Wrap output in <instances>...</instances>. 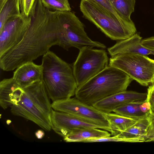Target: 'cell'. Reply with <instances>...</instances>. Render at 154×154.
Here are the masks:
<instances>
[{"label":"cell","mask_w":154,"mask_h":154,"mask_svg":"<svg viewBox=\"0 0 154 154\" xmlns=\"http://www.w3.org/2000/svg\"><path fill=\"white\" fill-rule=\"evenodd\" d=\"M20 86L12 78L5 79L0 82V105L4 109L11 107L10 97L13 91Z\"/></svg>","instance_id":"19"},{"label":"cell","mask_w":154,"mask_h":154,"mask_svg":"<svg viewBox=\"0 0 154 154\" xmlns=\"http://www.w3.org/2000/svg\"><path fill=\"white\" fill-rule=\"evenodd\" d=\"M113 112L139 120L148 117L151 113L150 106L146 99L144 100L127 103L117 108Z\"/></svg>","instance_id":"15"},{"label":"cell","mask_w":154,"mask_h":154,"mask_svg":"<svg viewBox=\"0 0 154 154\" xmlns=\"http://www.w3.org/2000/svg\"><path fill=\"white\" fill-rule=\"evenodd\" d=\"M153 83H154V76L153 79Z\"/></svg>","instance_id":"31"},{"label":"cell","mask_w":154,"mask_h":154,"mask_svg":"<svg viewBox=\"0 0 154 154\" xmlns=\"http://www.w3.org/2000/svg\"><path fill=\"white\" fill-rule=\"evenodd\" d=\"M51 106L55 111L69 114L85 122L103 127L112 132L104 113L76 97L54 101Z\"/></svg>","instance_id":"9"},{"label":"cell","mask_w":154,"mask_h":154,"mask_svg":"<svg viewBox=\"0 0 154 154\" xmlns=\"http://www.w3.org/2000/svg\"><path fill=\"white\" fill-rule=\"evenodd\" d=\"M35 0H19L21 14L28 16Z\"/></svg>","instance_id":"26"},{"label":"cell","mask_w":154,"mask_h":154,"mask_svg":"<svg viewBox=\"0 0 154 154\" xmlns=\"http://www.w3.org/2000/svg\"><path fill=\"white\" fill-rule=\"evenodd\" d=\"M42 80L53 101L71 98L77 88L72 66L53 52L43 56Z\"/></svg>","instance_id":"2"},{"label":"cell","mask_w":154,"mask_h":154,"mask_svg":"<svg viewBox=\"0 0 154 154\" xmlns=\"http://www.w3.org/2000/svg\"><path fill=\"white\" fill-rule=\"evenodd\" d=\"M109 65L121 70L142 86L153 83L154 60L146 55L135 53L117 54L110 58Z\"/></svg>","instance_id":"7"},{"label":"cell","mask_w":154,"mask_h":154,"mask_svg":"<svg viewBox=\"0 0 154 154\" xmlns=\"http://www.w3.org/2000/svg\"><path fill=\"white\" fill-rule=\"evenodd\" d=\"M142 40L140 33L137 32L129 38L117 41L113 46L108 48L107 51L111 57L125 53L154 55V50L143 46L141 43Z\"/></svg>","instance_id":"13"},{"label":"cell","mask_w":154,"mask_h":154,"mask_svg":"<svg viewBox=\"0 0 154 154\" xmlns=\"http://www.w3.org/2000/svg\"><path fill=\"white\" fill-rule=\"evenodd\" d=\"M104 113L112 131L111 134L113 135L126 130L136 123L138 120L115 113Z\"/></svg>","instance_id":"17"},{"label":"cell","mask_w":154,"mask_h":154,"mask_svg":"<svg viewBox=\"0 0 154 154\" xmlns=\"http://www.w3.org/2000/svg\"><path fill=\"white\" fill-rule=\"evenodd\" d=\"M31 23L29 15L9 18L0 29V57L18 45L23 38Z\"/></svg>","instance_id":"10"},{"label":"cell","mask_w":154,"mask_h":154,"mask_svg":"<svg viewBox=\"0 0 154 154\" xmlns=\"http://www.w3.org/2000/svg\"><path fill=\"white\" fill-rule=\"evenodd\" d=\"M98 4L106 11L113 14L120 20L128 21L123 18L116 10L110 3L109 0H91Z\"/></svg>","instance_id":"24"},{"label":"cell","mask_w":154,"mask_h":154,"mask_svg":"<svg viewBox=\"0 0 154 154\" xmlns=\"http://www.w3.org/2000/svg\"><path fill=\"white\" fill-rule=\"evenodd\" d=\"M147 93L132 91H125L107 97L95 103L93 106L105 113H111L117 108L127 103L146 100Z\"/></svg>","instance_id":"12"},{"label":"cell","mask_w":154,"mask_h":154,"mask_svg":"<svg viewBox=\"0 0 154 154\" xmlns=\"http://www.w3.org/2000/svg\"><path fill=\"white\" fill-rule=\"evenodd\" d=\"M35 135L38 139H41L44 137L45 134L43 130H38L35 132Z\"/></svg>","instance_id":"29"},{"label":"cell","mask_w":154,"mask_h":154,"mask_svg":"<svg viewBox=\"0 0 154 154\" xmlns=\"http://www.w3.org/2000/svg\"><path fill=\"white\" fill-rule=\"evenodd\" d=\"M43 5L49 9L60 11H71L68 0H41Z\"/></svg>","instance_id":"22"},{"label":"cell","mask_w":154,"mask_h":154,"mask_svg":"<svg viewBox=\"0 0 154 154\" xmlns=\"http://www.w3.org/2000/svg\"><path fill=\"white\" fill-rule=\"evenodd\" d=\"M7 0H0V8L4 5Z\"/></svg>","instance_id":"30"},{"label":"cell","mask_w":154,"mask_h":154,"mask_svg":"<svg viewBox=\"0 0 154 154\" xmlns=\"http://www.w3.org/2000/svg\"><path fill=\"white\" fill-rule=\"evenodd\" d=\"M23 89L18 102L11 107V112L32 121L46 131H51L53 109L42 81L34 82Z\"/></svg>","instance_id":"4"},{"label":"cell","mask_w":154,"mask_h":154,"mask_svg":"<svg viewBox=\"0 0 154 154\" xmlns=\"http://www.w3.org/2000/svg\"><path fill=\"white\" fill-rule=\"evenodd\" d=\"M141 43L146 48L154 50V36L142 39Z\"/></svg>","instance_id":"28"},{"label":"cell","mask_w":154,"mask_h":154,"mask_svg":"<svg viewBox=\"0 0 154 154\" xmlns=\"http://www.w3.org/2000/svg\"><path fill=\"white\" fill-rule=\"evenodd\" d=\"M147 94L146 100L150 104L151 113L154 114V83L149 87Z\"/></svg>","instance_id":"27"},{"label":"cell","mask_w":154,"mask_h":154,"mask_svg":"<svg viewBox=\"0 0 154 154\" xmlns=\"http://www.w3.org/2000/svg\"><path fill=\"white\" fill-rule=\"evenodd\" d=\"M143 142L144 139L143 137L133 138H125L119 137L117 135L112 137H108L98 138L91 139L85 140L82 142Z\"/></svg>","instance_id":"23"},{"label":"cell","mask_w":154,"mask_h":154,"mask_svg":"<svg viewBox=\"0 0 154 154\" xmlns=\"http://www.w3.org/2000/svg\"><path fill=\"white\" fill-rule=\"evenodd\" d=\"M90 46L80 48L72 66L77 88L109 66V60L105 49H97Z\"/></svg>","instance_id":"8"},{"label":"cell","mask_w":154,"mask_h":154,"mask_svg":"<svg viewBox=\"0 0 154 154\" xmlns=\"http://www.w3.org/2000/svg\"><path fill=\"white\" fill-rule=\"evenodd\" d=\"M29 15V28L21 42L0 57V67L11 71L44 55L52 46L59 45L57 11L45 7L35 0Z\"/></svg>","instance_id":"1"},{"label":"cell","mask_w":154,"mask_h":154,"mask_svg":"<svg viewBox=\"0 0 154 154\" xmlns=\"http://www.w3.org/2000/svg\"><path fill=\"white\" fill-rule=\"evenodd\" d=\"M109 132L94 127L79 128L72 131L63 137V140L66 142H82L88 139L110 136L111 134Z\"/></svg>","instance_id":"16"},{"label":"cell","mask_w":154,"mask_h":154,"mask_svg":"<svg viewBox=\"0 0 154 154\" xmlns=\"http://www.w3.org/2000/svg\"><path fill=\"white\" fill-rule=\"evenodd\" d=\"M51 120L52 129L63 138L72 131L79 128L91 127L106 130L103 127L85 122L69 114L53 110Z\"/></svg>","instance_id":"11"},{"label":"cell","mask_w":154,"mask_h":154,"mask_svg":"<svg viewBox=\"0 0 154 154\" xmlns=\"http://www.w3.org/2000/svg\"><path fill=\"white\" fill-rule=\"evenodd\" d=\"M13 78L23 88L37 81L42 80V68L32 61L25 63L17 68Z\"/></svg>","instance_id":"14"},{"label":"cell","mask_w":154,"mask_h":154,"mask_svg":"<svg viewBox=\"0 0 154 154\" xmlns=\"http://www.w3.org/2000/svg\"><path fill=\"white\" fill-rule=\"evenodd\" d=\"M58 46L68 50L71 48L79 49L85 46L105 49L104 44L92 40L85 30V26L73 11H57Z\"/></svg>","instance_id":"6"},{"label":"cell","mask_w":154,"mask_h":154,"mask_svg":"<svg viewBox=\"0 0 154 154\" xmlns=\"http://www.w3.org/2000/svg\"><path fill=\"white\" fill-rule=\"evenodd\" d=\"M0 10V29L10 17L21 14L19 0H7Z\"/></svg>","instance_id":"20"},{"label":"cell","mask_w":154,"mask_h":154,"mask_svg":"<svg viewBox=\"0 0 154 154\" xmlns=\"http://www.w3.org/2000/svg\"><path fill=\"white\" fill-rule=\"evenodd\" d=\"M133 80L121 70L109 65L78 87L75 95L83 103L93 106L107 97L126 90Z\"/></svg>","instance_id":"3"},{"label":"cell","mask_w":154,"mask_h":154,"mask_svg":"<svg viewBox=\"0 0 154 154\" xmlns=\"http://www.w3.org/2000/svg\"><path fill=\"white\" fill-rule=\"evenodd\" d=\"M79 7L83 17L112 40H124L137 32L133 21L120 20L91 0H81Z\"/></svg>","instance_id":"5"},{"label":"cell","mask_w":154,"mask_h":154,"mask_svg":"<svg viewBox=\"0 0 154 154\" xmlns=\"http://www.w3.org/2000/svg\"><path fill=\"white\" fill-rule=\"evenodd\" d=\"M117 12L125 19L131 22V16L134 12L136 0H109Z\"/></svg>","instance_id":"21"},{"label":"cell","mask_w":154,"mask_h":154,"mask_svg":"<svg viewBox=\"0 0 154 154\" xmlns=\"http://www.w3.org/2000/svg\"><path fill=\"white\" fill-rule=\"evenodd\" d=\"M149 125V122L148 117L140 119L134 125L116 135L120 137L125 138L141 137L145 138Z\"/></svg>","instance_id":"18"},{"label":"cell","mask_w":154,"mask_h":154,"mask_svg":"<svg viewBox=\"0 0 154 154\" xmlns=\"http://www.w3.org/2000/svg\"><path fill=\"white\" fill-rule=\"evenodd\" d=\"M148 118L149 125L145 136L146 142L154 141V114L150 113Z\"/></svg>","instance_id":"25"}]
</instances>
